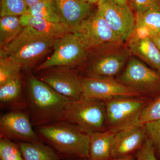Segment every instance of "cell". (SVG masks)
<instances>
[{
    "mask_svg": "<svg viewBox=\"0 0 160 160\" xmlns=\"http://www.w3.org/2000/svg\"><path fill=\"white\" fill-rule=\"evenodd\" d=\"M147 135L144 125L137 126L116 133L111 150V159L126 156L139 149Z\"/></svg>",
    "mask_w": 160,
    "mask_h": 160,
    "instance_id": "cell-14",
    "label": "cell"
},
{
    "mask_svg": "<svg viewBox=\"0 0 160 160\" xmlns=\"http://www.w3.org/2000/svg\"><path fill=\"white\" fill-rule=\"evenodd\" d=\"M53 22L61 23L56 0H42L28 8V13Z\"/></svg>",
    "mask_w": 160,
    "mask_h": 160,
    "instance_id": "cell-23",
    "label": "cell"
},
{
    "mask_svg": "<svg viewBox=\"0 0 160 160\" xmlns=\"http://www.w3.org/2000/svg\"><path fill=\"white\" fill-rule=\"evenodd\" d=\"M35 127L41 141L61 159L89 160L90 137L79 126L63 120Z\"/></svg>",
    "mask_w": 160,
    "mask_h": 160,
    "instance_id": "cell-1",
    "label": "cell"
},
{
    "mask_svg": "<svg viewBox=\"0 0 160 160\" xmlns=\"http://www.w3.org/2000/svg\"><path fill=\"white\" fill-rule=\"evenodd\" d=\"M97 10L102 16L112 30L123 43L132 35L136 17L129 5H123L114 0H100Z\"/></svg>",
    "mask_w": 160,
    "mask_h": 160,
    "instance_id": "cell-10",
    "label": "cell"
},
{
    "mask_svg": "<svg viewBox=\"0 0 160 160\" xmlns=\"http://www.w3.org/2000/svg\"><path fill=\"white\" fill-rule=\"evenodd\" d=\"M83 98L106 101L122 97L139 98L141 95L113 78L86 76L83 79Z\"/></svg>",
    "mask_w": 160,
    "mask_h": 160,
    "instance_id": "cell-12",
    "label": "cell"
},
{
    "mask_svg": "<svg viewBox=\"0 0 160 160\" xmlns=\"http://www.w3.org/2000/svg\"><path fill=\"white\" fill-rule=\"evenodd\" d=\"M25 0H1V17L6 16L20 17L28 13Z\"/></svg>",
    "mask_w": 160,
    "mask_h": 160,
    "instance_id": "cell-25",
    "label": "cell"
},
{
    "mask_svg": "<svg viewBox=\"0 0 160 160\" xmlns=\"http://www.w3.org/2000/svg\"><path fill=\"white\" fill-rule=\"evenodd\" d=\"M154 148L148 138L138 150L135 160H158L155 155Z\"/></svg>",
    "mask_w": 160,
    "mask_h": 160,
    "instance_id": "cell-30",
    "label": "cell"
},
{
    "mask_svg": "<svg viewBox=\"0 0 160 160\" xmlns=\"http://www.w3.org/2000/svg\"><path fill=\"white\" fill-rule=\"evenodd\" d=\"M0 103L2 108L11 111L27 110V95L23 93L21 78L10 80L0 86Z\"/></svg>",
    "mask_w": 160,
    "mask_h": 160,
    "instance_id": "cell-17",
    "label": "cell"
},
{
    "mask_svg": "<svg viewBox=\"0 0 160 160\" xmlns=\"http://www.w3.org/2000/svg\"><path fill=\"white\" fill-rule=\"evenodd\" d=\"M20 20L24 27H31L46 36L59 38L70 32L62 23L53 22L29 13L21 16Z\"/></svg>",
    "mask_w": 160,
    "mask_h": 160,
    "instance_id": "cell-20",
    "label": "cell"
},
{
    "mask_svg": "<svg viewBox=\"0 0 160 160\" xmlns=\"http://www.w3.org/2000/svg\"><path fill=\"white\" fill-rule=\"evenodd\" d=\"M37 78L71 101L83 98V78L72 68L54 67L39 72Z\"/></svg>",
    "mask_w": 160,
    "mask_h": 160,
    "instance_id": "cell-11",
    "label": "cell"
},
{
    "mask_svg": "<svg viewBox=\"0 0 160 160\" xmlns=\"http://www.w3.org/2000/svg\"><path fill=\"white\" fill-rule=\"evenodd\" d=\"M160 51V33L151 38Z\"/></svg>",
    "mask_w": 160,
    "mask_h": 160,
    "instance_id": "cell-31",
    "label": "cell"
},
{
    "mask_svg": "<svg viewBox=\"0 0 160 160\" xmlns=\"http://www.w3.org/2000/svg\"><path fill=\"white\" fill-rule=\"evenodd\" d=\"M110 160H135L134 158L131 155L126 156L122 157L116 158L111 159Z\"/></svg>",
    "mask_w": 160,
    "mask_h": 160,
    "instance_id": "cell-32",
    "label": "cell"
},
{
    "mask_svg": "<svg viewBox=\"0 0 160 160\" xmlns=\"http://www.w3.org/2000/svg\"><path fill=\"white\" fill-rule=\"evenodd\" d=\"M129 6L136 13L160 7V0H128Z\"/></svg>",
    "mask_w": 160,
    "mask_h": 160,
    "instance_id": "cell-29",
    "label": "cell"
},
{
    "mask_svg": "<svg viewBox=\"0 0 160 160\" xmlns=\"http://www.w3.org/2000/svg\"><path fill=\"white\" fill-rule=\"evenodd\" d=\"M17 143L0 138V160H24Z\"/></svg>",
    "mask_w": 160,
    "mask_h": 160,
    "instance_id": "cell-26",
    "label": "cell"
},
{
    "mask_svg": "<svg viewBox=\"0 0 160 160\" xmlns=\"http://www.w3.org/2000/svg\"><path fill=\"white\" fill-rule=\"evenodd\" d=\"M131 53L124 44L89 52L83 64L86 76L113 78L122 70Z\"/></svg>",
    "mask_w": 160,
    "mask_h": 160,
    "instance_id": "cell-4",
    "label": "cell"
},
{
    "mask_svg": "<svg viewBox=\"0 0 160 160\" xmlns=\"http://www.w3.org/2000/svg\"><path fill=\"white\" fill-rule=\"evenodd\" d=\"M147 138L152 143L160 154V120L146 123L144 125Z\"/></svg>",
    "mask_w": 160,
    "mask_h": 160,
    "instance_id": "cell-28",
    "label": "cell"
},
{
    "mask_svg": "<svg viewBox=\"0 0 160 160\" xmlns=\"http://www.w3.org/2000/svg\"><path fill=\"white\" fill-rule=\"evenodd\" d=\"M114 1L120 4H123V5H129L128 0H114Z\"/></svg>",
    "mask_w": 160,
    "mask_h": 160,
    "instance_id": "cell-35",
    "label": "cell"
},
{
    "mask_svg": "<svg viewBox=\"0 0 160 160\" xmlns=\"http://www.w3.org/2000/svg\"><path fill=\"white\" fill-rule=\"evenodd\" d=\"M52 54L36 68L40 72L54 67L73 68L83 64L89 54L76 34L69 32L57 40Z\"/></svg>",
    "mask_w": 160,
    "mask_h": 160,
    "instance_id": "cell-8",
    "label": "cell"
},
{
    "mask_svg": "<svg viewBox=\"0 0 160 160\" xmlns=\"http://www.w3.org/2000/svg\"><path fill=\"white\" fill-rule=\"evenodd\" d=\"M135 17L132 35L151 38L160 33V7L136 13Z\"/></svg>",
    "mask_w": 160,
    "mask_h": 160,
    "instance_id": "cell-19",
    "label": "cell"
},
{
    "mask_svg": "<svg viewBox=\"0 0 160 160\" xmlns=\"http://www.w3.org/2000/svg\"><path fill=\"white\" fill-rule=\"evenodd\" d=\"M106 128L117 132L138 125L140 115L148 104L139 98H116L105 102Z\"/></svg>",
    "mask_w": 160,
    "mask_h": 160,
    "instance_id": "cell-6",
    "label": "cell"
},
{
    "mask_svg": "<svg viewBox=\"0 0 160 160\" xmlns=\"http://www.w3.org/2000/svg\"><path fill=\"white\" fill-rule=\"evenodd\" d=\"M79 1H82V2H86L91 3V4H97L98 2L100 0H79Z\"/></svg>",
    "mask_w": 160,
    "mask_h": 160,
    "instance_id": "cell-34",
    "label": "cell"
},
{
    "mask_svg": "<svg viewBox=\"0 0 160 160\" xmlns=\"http://www.w3.org/2000/svg\"><path fill=\"white\" fill-rule=\"evenodd\" d=\"M65 120L79 126L88 133L105 131L107 130L106 102L84 98L71 101Z\"/></svg>",
    "mask_w": 160,
    "mask_h": 160,
    "instance_id": "cell-5",
    "label": "cell"
},
{
    "mask_svg": "<svg viewBox=\"0 0 160 160\" xmlns=\"http://www.w3.org/2000/svg\"><path fill=\"white\" fill-rule=\"evenodd\" d=\"M27 110L10 111L0 118V138L18 142L41 141Z\"/></svg>",
    "mask_w": 160,
    "mask_h": 160,
    "instance_id": "cell-13",
    "label": "cell"
},
{
    "mask_svg": "<svg viewBox=\"0 0 160 160\" xmlns=\"http://www.w3.org/2000/svg\"><path fill=\"white\" fill-rule=\"evenodd\" d=\"M24 160H60L61 158L51 147L38 141L18 142Z\"/></svg>",
    "mask_w": 160,
    "mask_h": 160,
    "instance_id": "cell-21",
    "label": "cell"
},
{
    "mask_svg": "<svg viewBox=\"0 0 160 160\" xmlns=\"http://www.w3.org/2000/svg\"><path fill=\"white\" fill-rule=\"evenodd\" d=\"M116 132L109 130L88 133L90 137L89 160H110L113 138Z\"/></svg>",
    "mask_w": 160,
    "mask_h": 160,
    "instance_id": "cell-18",
    "label": "cell"
},
{
    "mask_svg": "<svg viewBox=\"0 0 160 160\" xmlns=\"http://www.w3.org/2000/svg\"><path fill=\"white\" fill-rule=\"evenodd\" d=\"M28 7H30L42 0H25Z\"/></svg>",
    "mask_w": 160,
    "mask_h": 160,
    "instance_id": "cell-33",
    "label": "cell"
},
{
    "mask_svg": "<svg viewBox=\"0 0 160 160\" xmlns=\"http://www.w3.org/2000/svg\"><path fill=\"white\" fill-rule=\"evenodd\" d=\"M89 52L108 46L124 44L97 10L92 12L74 32Z\"/></svg>",
    "mask_w": 160,
    "mask_h": 160,
    "instance_id": "cell-9",
    "label": "cell"
},
{
    "mask_svg": "<svg viewBox=\"0 0 160 160\" xmlns=\"http://www.w3.org/2000/svg\"><path fill=\"white\" fill-rule=\"evenodd\" d=\"M58 39L44 35L31 27L25 26L6 49L0 52L18 63L22 69L28 70L53 49Z\"/></svg>",
    "mask_w": 160,
    "mask_h": 160,
    "instance_id": "cell-3",
    "label": "cell"
},
{
    "mask_svg": "<svg viewBox=\"0 0 160 160\" xmlns=\"http://www.w3.org/2000/svg\"><path fill=\"white\" fill-rule=\"evenodd\" d=\"M23 70L17 62L0 52V86L10 80L21 78Z\"/></svg>",
    "mask_w": 160,
    "mask_h": 160,
    "instance_id": "cell-24",
    "label": "cell"
},
{
    "mask_svg": "<svg viewBox=\"0 0 160 160\" xmlns=\"http://www.w3.org/2000/svg\"><path fill=\"white\" fill-rule=\"evenodd\" d=\"M127 42L131 54L160 72V51L151 38L132 35Z\"/></svg>",
    "mask_w": 160,
    "mask_h": 160,
    "instance_id": "cell-16",
    "label": "cell"
},
{
    "mask_svg": "<svg viewBox=\"0 0 160 160\" xmlns=\"http://www.w3.org/2000/svg\"><path fill=\"white\" fill-rule=\"evenodd\" d=\"M117 80L141 96L160 95V72L135 58L129 59Z\"/></svg>",
    "mask_w": 160,
    "mask_h": 160,
    "instance_id": "cell-7",
    "label": "cell"
},
{
    "mask_svg": "<svg viewBox=\"0 0 160 160\" xmlns=\"http://www.w3.org/2000/svg\"><path fill=\"white\" fill-rule=\"evenodd\" d=\"M20 17L6 16L0 18V47L6 49L22 30Z\"/></svg>",
    "mask_w": 160,
    "mask_h": 160,
    "instance_id": "cell-22",
    "label": "cell"
},
{
    "mask_svg": "<svg viewBox=\"0 0 160 160\" xmlns=\"http://www.w3.org/2000/svg\"><path fill=\"white\" fill-rule=\"evenodd\" d=\"M89 160L88 159H80V160Z\"/></svg>",
    "mask_w": 160,
    "mask_h": 160,
    "instance_id": "cell-36",
    "label": "cell"
},
{
    "mask_svg": "<svg viewBox=\"0 0 160 160\" xmlns=\"http://www.w3.org/2000/svg\"><path fill=\"white\" fill-rule=\"evenodd\" d=\"M27 110L32 126H43L65 120L71 100L62 95L37 77L28 78Z\"/></svg>",
    "mask_w": 160,
    "mask_h": 160,
    "instance_id": "cell-2",
    "label": "cell"
},
{
    "mask_svg": "<svg viewBox=\"0 0 160 160\" xmlns=\"http://www.w3.org/2000/svg\"><path fill=\"white\" fill-rule=\"evenodd\" d=\"M61 23L74 33L92 13L93 4L79 0H56Z\"/></svg>",
    "mask_w": 160,
    "mask_h": 160,
    "instance_id": "cell-15",
    "label": "cell"
},
{
    "mask_svg": "<svg viewBox=\"0 0 160 160\" xmlns=\"http://www.w3.org/2000/svg\"><path fill=\"white\" fill-rule=\"evenodd\" d=\"M160 120V96L156 100L148 103L143 109L139 121V125Z\"/></svg>",
    "mask_w": 160,
    "mask_h": 160,
    "instance_id": "cell-27",
    "label": "cell"
}]
</instances>
